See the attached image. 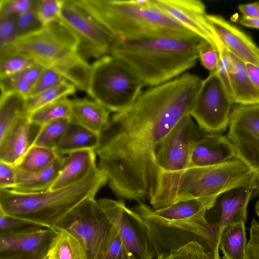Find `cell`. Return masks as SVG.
<instances>
[{
    "label": "cell",
    "instance_id": "cell-44",
    "mask_svg": "<svg viewBox=\"0 0 259 259\" xmlns=\"http://www.w3.org/2000/svg\"><path fill=\"white\" fill-rule=\"evenodd\" d=\"M31 0H0V18L22 14L31 7Z\"/></svg>",
    "mask_w": 259,
    "mask_h": 259
},
{
    "label": "cell",
    "instance_id": "cell-7",
    "mask_svg": "<svg viewBox=\"0 0 259 259\" xmlns=\"http://www.w3.org/2000/svg\"><path fill=\"white\" fill-rule=\"evenodd\" d=\"M206 133L190 114L183 117L158 147L156 162L160 176L156 190L149 203L154 209L168 206L174 185L189 165L194 142Z\"/></svg>",
    "mask_w": 259,
    "mask_h": 259
},
{
    "label": "cell",
    "instance_id": "cell-13",
    "mask_svg": "<svg viewBox=\"0 0 259 259\" xmlns=\"http://www.w3.org/2000/svg\"><path fill=\"white\" fill-rule=\"evenodd\" d=\"M227 138L237 158L244 162L259 180V104L233 105Z\"/></svg>",
    "mask_w": 259,
    "mask_h": 259
},
{
    "label": "cell",
    "instance_id": "cell-11",
    "mask_svg": "<svg viewBox=\"0 0 259 259\" xmlns=\"http://www.w3.org/2000/svg\"><path fill=\"white\" fill-rule=\"evenodd\" d=\"M233 104L216 70L202 80L190 115L204 132L219 134L228 127Z\"/></svg>",
    "mask_w": 259,
    "mask_h": 259
},
{
    "label": "cell",
    "instance_id": "cell-16",
    "mask_svg": "<svg viewBox=\"0 0 259 259\" xmlns=\"http://www.w3.org/2000/svg\"><path fill=\"white\" fill-rule=\"evenodd\" d=\"M9 46L45 67H53L75 54L45 26L17 37Z\"/></svg>",
    "mask_w": 259,
    "mask_h": 259
},
{
    "label": "cell",
    "instance_id": "cell-9",
    "mask_svg": "<svg viewBox=\"0 0 259 259\" xmlns=\"http://www.w3.org/2000/svg\"><path fill=\"white\" fill-rule=\"evenodd\" d=\"M114 226L95 197L89 198L75 207L56 225L55 230L66 231L80 243L88 259H96L107 243Z\"/></svg>",
    "mask_w": 259,
    "mask_h": 259
},
{
    "label": "cell",
    "instance_id": "cell-22",
    "mask_svg": "<svg viewBox=\"0 0 259 259\" xmlns=\"http://www.w3.org/2000/svg\"><path fill=\"white\" fill-rule=\"evenodd\" d=\"M227 50L231 61L229 76L233 103L244 105L259 104V90L251 81L243 60Z\"/></svg>",
    "mask_w": 259,
    "mask_h": 259
},
{
    "label": "cell",
    "instance_id": "cell-10",
    "mask_svg": "<svg viewBox=\"0 0 259 259\" xmlns=\"http://www.w3.org/2000/svg\"><path fill=\"white\" fill-rule=\"evenodd\" d=\"M60 17L79 38L77 53L83 59H98L110 54L116 37L81 0H63Z\"/></svg>",
    "mask_w": 259,
    "mask_h": 259
},
{
    "label": "cell",
    "instance_id": "cell-34",
    "mask_svg": "<svg viewBox=\"0 0 259 259\" xmlns=\"http://www.w3.org/2000/svg\"><path fill=\"white\" fill-rule=\"evenodd\" d=\"M70 121V119L61 118L42 125L40 127L31 145L55 150L65 134Z\"/></svg>",
    "mask_w": 259,
    "mask_h": 259
},
{
    "label": "cell",
    "instance_id": "cell-41",
    "mask_svg": "<svg viewBox=\"0 0 259 259\" xmlns=\"http://www.w3.org/2000/svg\"><path fill=\"white\" fill-rule=\"evenodd\" d=\"M198 59L202 65L209 72L217 70L219 53L217 47L211 43L202 39L198 49Z\"/></svg>",
    "mask_w": 259,
    "mask_h": 259
},
{
    "label": "cell",
    "instance_id": "cell-29",
    "mask_svg": "<svg viewBox=\"0 0 259 259\" xmlns=\"http://www.w3.org/2000/svg\"><path fill=\"white\" fill-rule=\"evenodd\" d=\"M26 97L17 92L1 93L0 139L5 136L22 116L26 113Z\"/></svg>",
    "mask_w": 259,
    "mask_h": 259
},
{
    "label": "cell",
    "instance_id": "cell-47",
    "mask_svg": "<svg viewBox=\"0 0 259 259\" xmlns=\"http://www.w3.org/2000/svg\"><path fill=\"white\" fill-rule=\"evenodd\" d=\"M238 10L242 17L249 18H259V2L240 4Z\"/></svg>",
    "mask_w": 259,
    "mask_h": 259
},
{
    "label": "cell",
    "instance_id": "cell-27",
    "mask_svg": "<svg viewBox=\"0 0 259 259\" xmlns=\"http://www.w3.org/2000/svg\"><path fill=\"white\" fill-rule=\"evenodd\" d=\"M219 194L186 200L153 211L157 215L169 220L191 217L206 212L214 204Z\"/></svg>",
    "mask_w": 259,
    "mask_h": 259
},
{
    "label": "cell",
    "instance_id": "cell-43",
    "mask_svg": "<svg viewBox=\"0 0 259 259\" xmlns=\"http://www.w3.org/2000/svg\"><path fill=\"white\" fill-rule=\"evenodd\" d=\"M163 259H212L203 247L196 242H190Z\"/></svg>",
    "mask_w": 259,
    "mask_h": 259
},
{
    "label": "cell",
    "instance_id": "cell-20",
    "mask_svg": "<svg viewBox=\"0 0 259 259\" xmlns=\"http://www.w3.org/2000/svg\"><path fill=\"white\" fill-rule=\"evenodd\" d=\"M40 128L30 122L28 114L22 116L0 139V161L15 165L31 145Z\"/></svg>",
    "mask_w": 259,
    "mask_h": 259
},
{
    "label": "cell",
    "instance_id": "cell-45",
    "mask_svg": "<svg viewBox=\"0 0 259 259\" xmlns=\"http://www.w3.org/2000/svg\"><path fill=\"white\" fill-rule=\"evenodd\" d=\"M246 259H259V222L255 219L252 220L249 229Z\"/></svg>",
    "mask_w": 259,
    "mask_h": 259
},
{
    "label": "cell",
    "instance_id": "cell-12",
    "mask_svg": "<svg viewBox=\"0 0 259 259\" xmlns=\"http://www.w3.org/2000/svg\"><path fill=\"white\" fill-rule=\"evenodd\" d=\"M98 203L119 232L132 259H155V253L140 215L123 200L101 198Z\"/></svg>",
    "mask_w": 259,
    "mask_h": 259
},
{
    "label": "cell",
    "instance_id": "cell-35",
    "mask_svg": "<svg viewBox=\"0 0 259 259\" xmlns=\"http://www.w3.org/2000/svg\"><path fill=\"white\" fill-rule=\"evenodd\" d=\"M36 63L10 46L0 49V77L11 75Z\"/></svg>",
    "mask_w": 259,
    "mask_h": 259
},
{
    "label": "cell",
    "instance_id": "cell-15",
    "mask_svg": "<svg viewBox=\"0 0 259 259\" xmlns=\"http://www.w3.org/2000/svg\"><path fill=\"white\" fill-rule=\"evenodd\" d=\"M58 231L48 228L0 235V259H47Z\"/></svg>",
    "mask_w": 259,
    "mask_h": 259
},
{
    "label": "cell",
    "instance_id": "cell-2",
    "mask_svg": "<svg viewBox=\"0 0 259 259\" xmlns=\"http://www.w3.org/2000/svg\"><path fill=\"white\" fill-rule=\"evenodd\" d=\"M202 38L192 33L116 37L110 54L125 62L144 87L176 78L194 67Z\"/></svg>",
    "mask_w": 259,
    "mask_h": 259
},
{
    "label": "cell",
    "instance_id": "cell-28",
    "mask_svg": "<svg viewBox=\"0 0 259 259\" xmlns=\"http://www.w3.org/2000/svg\"><path fill=\"white\" fill-rule=\"evenodd\" d=\"M52 67L75 88L87 92L91 78L92 65L77 53Z\"/></svg>",
    "mask_w": 259,
    "mask_h": 259
},
{
    "label": "cell",
    "instance_id": "cell-46",
    "mask_svg": "<svg viewBox=\"0 0 259 259\" xmlns=\"http://www.w3.org/2000/svg\"><path fill=\"white\" fill-rule=\"evenodd\" d=\"M16 184L14 165L0 161V189H12Z\"/></svg>",
    "mask_w": 259,
    "mask_h": 259
},
{
    "label": "cell",
    "instance_id": "cell-3",
    "mask_svg": "<svg viewBox=\"0 0 259 259\" xmlns=\"http://www.w3.org/2000/svg\"><path fill=\"white\" fill-rule=\"evenodd\" d=\"M107 183L98 168L84 180L57 189L33 193L0 189V212L55 230L68 212L84 200L95 197Z\"/></svg>",
    "mask_w": 259,
    "mask_h": 259
},
{
    "label": "cell",
    "instance_id": "cell-40",
    "mask_svg": "<svg viewBox=\"0 0 259 259\" xmlns=\"http://www.w3.org/2000/svg\"><path fill=\"white\" fill-rule=\"evenodd\" d=\"M64 79L63 76L53 67H46L34 84L29 97L36 96L52 88Z\"/></svg>",
    "mask_w": 259,
    "mask_h": 259
},
{
    "label": "cell",
    "instance_id": "cell-37",
    "mask_svg": "<svg viewBox=\"0 0 259 259\" xmlns=\"http://www.w3.org/2000/svg\"><path fill=\"white\" fill-rule=\"evenodd\" d=\"M37 0H33L30 8L18 16L16 26V38L43 27L37 13Z\"/></svg>",
    "mask_w": 259,
    "mask_h": 259
},
{
    "label": "cell",
    "instance_id": "cell-30",
    "mask_svg": "<svg viewBox=\"0 0 259 259\" xmlns=\"http://www.w3.org/2000/svg\"><path fill=\"white\" fill-rule=\"evenodd\" d=\"M60 155L55 149L31 145L14 166L24 171L34 172L52 164Z\"/></svg>",
    "mask_w": 259,
    "mask_h": 259
},
{
    "label": "cell",
    "instance_id": "cell-32",
    "mask_svg": "<svg viewBox=\"0 0 259 259\" xmlns=\"http://www.w3.org/2000/svg\"><path fill=\"white\" fill-rule=\"evenodd\" d=\"M30 122L41 127L52 121L61 118L71 119L70 99L63 98L45 105L28 114Z\"/></svg>",
    "mask_w": 259,
    "mask_h": 259
},
{
    "label": "cell",
    "instance_id": "cell-1",
    "mask_svg": "<svg viewBox=\"0 0 259 259\" xmlns=\"http://www.w3.org/2000/svg\"><path fill=\"white\" fill-rule=\"evenodd\" d=\"M202 81L185 72L143 91L131 106L110 116L95 152L98 168L118 197L145 202L154 195L160 176L158 147L190 114Z\"/></svg>",
    "mask_w": 259,
    "mask_h": 259
},
{
    "label": "cell",
    "instance_id": "cell-48",
    "mask_svg": "<svg viewBox=\"0 0 259 259\" xmlns=\"http://www.w3.org/2000/svg\"><path fill=\"white\" fill-rule=\"evenodd\" d=\"M251 81L259 90V67L243 61Z\"/></svg>",
    "mask_w": 259,
    "mask_h": 259
},
{
    "label": "cell",
    "instance_id": "cell-51",
    "mask_svg": "<svg viewBox=\"0 0 259 259\" xmlns=\"http://www.w3.org/2000/svg\"><path fill=\"white\" fill-rule=\"evenodd\" d=\"M47 259H54V258H53L52 257L49 256V257H48Z\"/></svg>",
    "mask_w": 259,
    "mask_h": 259
},
{
    "label": "cell",
    "instance_id": "cell-25",
    "mask_svg": "<svg viewBox=\"0 0 259 259\" xmlns=\"http://www.w3.org/2000/svg\"><path fill=\"white\" fill-rule=\"evenodd\" d=\"M100 143V134L94 132L71 119L62 140L55 148L60 155L85 150H95Z\"/></svg>",
    "mask_w": 259,
    "mask_h": 259
},
{
    "label": "cell",
    "instance_id": "cell-23",
    "mask_svg": "<svg viewBox=\"0 0 259 259\" xmlns=\"http://www.w3.org/2000/svg\"><path fill=\"white\" fill-rule=\"evenodd\" d=\"M70 103L71 120L99 134L107 126L111 112L98 102L75 98L70 99Z\"/></svg>",
    "mask_w": 259,
    "mask_h": 259
},
{
    "label": "cell",
    "instance_id": "cell-8",
    "mask_svg": "<svg viewBox=\"0 0 259 259\" xmlns=\"http://www.w3.org/2000/svg\"><path fill=\"white\" fill-rule=\"evenodd\" d=\"M87 93L110 112L131 106L142 92L143 83L125 62L111 54L93 62Z\"/></svg>",
    "mask_w": 259,
    "mask_h": 259
},
{
    "label": "cell",
    "instance_id": "cell-14",
    "mask_svg": "<svg viewBox=\"0 0 259 259\" xmlns=\"http://www.w3.org/2000/svg\"><path fill=\"white\" fill-rule=\"evenodd\" d=\"M259 194V185L245 186L218 195L213 205L206 213L207 222L218 232L220 239L229 225L247 219L249 201Z\"/></svg>",
    "mask_w": 259,
    "mask_h": 259
},
{
    "label": "cell",
    "instance_id": "cell-6",
    "mask_svg": "<svg viewBox=\"0 0 259 259\" xmlns=\"http://www.w3.org/2000/svg\"><path fill=\"white\" fill-rule=\"evenodd\" d=\"M259 185L254 172L238 158L208 166L190 167L176 180L170 205L196 198L220 194L237 187Z\"/></svg>",
    "mask_w": 259,
    "mask_h": 259
},
{
    "label": "cell",
    "instance_id": "cell-21",
    "mask_svg": "<svg viewBox=\"0 0 259 259\" xmlns=\"http://www.w3.org/2000/svg\"><path fill=\"white\" fill-rule=\"evenodd\" d=\"M95 150L85 149L65 156L62 169L49 190H55L77 183L98 168Z\"/></svg>",
    "mask_w": 259,
    "mask_h": 259
},
{
    "label": "cell",
    "instance_id": "cell-33",
    "mask_svg": "<svg viewBox=\"0 0 259 259\" xmlns=\"http://www.w3.org/2000/svg\"><path fill=\"white\" fill-rule=\"evenodd\" d=\"M76 88L64 79L56 85L47 89L33 97L27 98L26 112L28 114L39 108L68 96L73 95Z\"/></svg>",
    "mask_w": 259,
    "mask_h": 259
},
{
    "label": "cell",
    "instance_id": "cell-18",
    "mask_svg": "<svg viewBox=\"0 0 259 259\" xmlns=\"http://www.w3.org/2000/svg\"><path fill=\"white\" fill-rule=\"evenodd\" d=\"M207 19L220 41L242 60L259 67V47L252 38L218 15L207 14Z\"/></svg>",
    "mask_w": 259,
    "mask_h": 259
},
{
    "label": "cell",
    "instance_id": "cell-49",
    "mask_svg": "<svg viewBox=\"0 0 259 259\" xmlns=\"http://www.w3.org/2000/svg\"><path fill=\"white\" fill-rule=\"evenodd\" d=\"M238 22L244 26L259 29V18L252 19L242 17Z\"/></svg>",
    "mask_w": 259,
    "mask_h": 259
},
{
    "label": "cell",
    "instance_id": "cell-17",
    "mask_svg": "<svg viewBox=\"0 0 259 259\" xmlns=\"http://www.w3.org/2000/svg\"><path fill=\"white\" fill-rule=\"evenodd\" d=\"M183 27L215 46L218 37L207 19L205 5L198 0H152Z\"/></svg>",
    "mask_w": 259,
    "mask_h": 259
},
{
    "label": "cell",
    "instance_id": "cell-50",
    "mask_svg": "<svg viewBox=\"0 0 259 259\" xmlns=\"http://www.w3.org/2000/svg\"><path fill=\"white\" fill-rule=\"evenodd\" d=\"M255 211L259 219V199L257 200L255 205Z\"/></svg>",
    "mask_w": 259,
    "mask_h": 259
},
{
    "label": "cell",
    "instance_id": "cell-24",
    "mask_svg": "<svg viewBox=\"0 0 259 259\" xmlns=\"http://www.w3.org/2000/svg\"><path fill=\"white\" fill-rule=\"evenodd\" d=\"M65 156L60 155L50 165L39 171L28 172L16 168V184L12 189L22 193L48 190L58 177Z\"/></svg>",
    "mask_w": 259,
    "mask_h": 259
},
{
    "label": "cell",
    "instance_id": "cell-26",
    "mask_svg": "<svg viewBox=\"0 0 259 259\" xmlns=\"http://www.w3.org/2000/svg\"><path fill=\"white\" fill-rule=\"evenodd\" d=\"M245 223L242 220L233 223L223 230L219 249L224 259H246L247 242Z\"/></svg>",
    "mask_w": 259,
    "mask_h": 259
},
{
    "label": "cell",
    "instance_id": "cell-38",
    "mask_svg": "<svg viewBox=\"0 0 259 259\" xmlns=\"http://www.w3.org/2000/svg\"><path fill=\"white\" fill-rule=\"evenodd\" d=\"M43 227L0 212V235L29 232Z\"/></svg>",
    "mask_w": 259,
    "mask_h": 259
},
{
    "label": "cell",
    "instance_id": "cell-39",
    "mask_svg": "<svg viewBox=\"0 0 259 259\" xmlns=\"http://www.w3.org/2000/svg\"><path fill=\"white\" fill-rule=\"evenodd\" d=\"M63 0H37L38 19L44 26L60 16Z\"/></svg>",
    "mask_w": 259,
    "mask_h": 259
},
{
    "label": "cell",
    "instance_id": "cell-42",
    "mask_svg": "<svg viewBox=\"0 0 259 259\" xmlns=\"http://www.w3.org/2000/svg\"><path fill=\"white\" fill-rule=\"evenodd\" d=\"M17 15L0 18V49L11 45L16 39Z\"/></svg>",
    "mask_w": 259,
    "mask_h": 259
},
{
    "label": "cell",
    "instance_id": "cell-31",
    "mask_svg": "<svg viewBox=\"0 0 259 259\" xmlns=\"http://www.w3.org/2000/svg\"><path fill=\"white\" fill-rule=\"evenodd\" d=\"M49 256L54 259H88L85 250L78 240L64 231H58Z\"/></svg>",
    "mask_w": 259,
    "mask_h": 259
},
{
    "label": "cell",
    "instance_id": "cell-4",
    "mask_svg": "<svg viewBox=\"0 0 259 259\" xmlns=\"http://www.w3.org/2000/svg\"><path fill=\"white\" fill-rule=\"evenodd\" d=\"M82 2L115 37L136 38L192 33L156 7L152 0Z\"/></svg>",
    "mask_w": 259,
    "mask_h": 259
},
{
    "label": "cell",
    "instance_id": "cell-19",
    "mask_svg": "<svg viewBox=\"0 0 259 259\" xmlns=\"http://www.w3.org/2000/svg\"><path fill=\"white\" fill-rule=\"evenodd\" d=\"M236 158L235 148L227 137L205 133L194 142L188 167L215 165Z\"/></svg>",
    "mask_w": 259,
    "mask_h": 259
},
{
    "label": "cell",
    "instance_id": "cell-5",
    "mask_svg": "<svg viewBox=\"0 0 259 259\" xmlns=\"http://www.w3.org/2000/svg\"><path fill=\"white\" fill-rule=\"evenodd\" d=\"M141 217L155 253V259H163L190 242L201 244L212 259H221L220 237L217 229L207 221L206 212L177 220L161 218L144 202L132 208Z\"/></svg>",
    "mask_w": 259,
    "mask_h": 259
},
{
    "label": "cell",
    "instance_id": "cell-36",
    "mask_svg": "<svg viewBox=\"0 0 259 259\" xmlns=\"http://www.w3.org/2000/svg\"><path fill=\"white\" fill-rule=\"evenodd\" d=\"M96 259H132L119 232L114 227L107 243Z\"/></svg>",
    "mask_w": 259,
    "mask_h": 259
}]
</instances>
